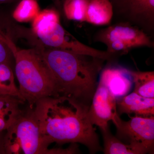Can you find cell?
I'll list each match as a JSON object with an SVG mask.
<instances>
[{"mask_svg":"<svg viewBox=\"0 0 154 154\" xmlns=\"http://www.w3.org/2000/svg\"><path fill=\"white\" fill-rule=\"evenodd\" d=\"M39 12V6L36 0H22L14 11L13 17L19 22L33 20Z\"/></svg>","mask_w":154,"mask_h":154,"instance_id":"17","label":"cell"},{"mask_svg":"<svg viewBox=\"0 0 154 154\" xmlns=\"http://www.w3.org/2000/svg\"><path fill=\"white\" fill-rule=\"evenodd\" d=\"M0 95H10L20 98L19 89L14 82V74L6 63H0Z\"/></svg>","mask_w":154,"mask_h":154,"instance_id":"18","label":"cell"},{"mask_svg":"<svg viewBox=\"0 0 154 154\" xmlns=\"http://www.w3.org/2000/svg\"><path fill=\"white\" fill-rule=\"evenodd\" d=\"M24 103L17 96L0 95V133L7 131L24 112L20 107Z\"/></svg>","mask_w":154,"mask_h":154,"instance_id":"11","label":"cell"},{"mask_svg":"<svg viewBox=\"0 0 154 154\" xmlns=\"http://www.w3.org/2000/svg\"><path fill=\"white\" fill-rule=\"evenodd\" d=\"M6 44L15 60L19 97L32 109L42 98L59 97L56 84L39 49H20L7 38Z\"/></svg>","mask_w":154,"mask_h":154,"instance_id":"3","label":"cell"},{"mask_svg":"<svg viewBox=\"0 0 154 154\" xmlns=\"http://www.w3.org/2000/svg\"><path fill=\"white\" fill-rule=\"evenodd\" d=\"M60 23V15L54 10L39 11L33 20L32 30L36 36L48 33L58 23Z\"/></svg>","mask_w":154,"mask_h":154,"instance_id":"15","label":"cell"},{"mask_svg":"<svg viewBox=\"0 0 154 154\" xmlns=\"http://www.w3.org/2000/svg\"><path fill=\"white\" fill-rule=\"evenodd\" d=\"M116 98L105 86L98 83L88 115L91 123L100 129L108 127V122L117 114Z\"/></svg>","mask_w":154,"mask_h":154,"instance_id":"8","label":"cell"},{"mask_svg":"<svg viewBox=\"0 0 154 154\" xmlns=\"http://www.w3.org/2000/svg\"><path fill=\"white\" fill-rule=\"evenodd\" d=\"M113 7V15L125 22L131 5L135 0H109Z\"/></svg>","mask_w":154,"mask_h":154,"instance_id":"19","label":"cell"},{"mask_svg":"<svg viewBox=\"0 0 154 154\" xmlns=\"http://www.w3.org/2000/svg\"><path fill=\"white\" fill-rule=\"evenodd\" d=\"M113 16V7L109 0H89L86 22L101 26L109 25Z\"/></svg>","mask_w":154,"mask_h":154,"instance_id":"12","label":"cell"},{"mask_svg":"<svg viewBox=\"0 0 154 154\" xmlns=\"http://www.w3.org/2000/svg\"><path fill=\"white\" fill-rule=\"evenodd\" d=\"M100 130L104 140L103 152L105 154L149 153L148 151L142 147L122 142L112 134L108 127Z\"/></svg>","mask_w":154,"mask_h":154,"instance_id":"13","label":"cell"},{"mask_svg":"<svg viewBox=\"0 0 154 154\" xmlns=\"http://www.w3.org/2000/svg\"><path fill=\"white\" fill-rule=\"evenodd\" d=\"M90 107L63 96L48 97L32 109L42 135L49 145L80 143L91 154L102 150L94 125L89 119Z\"/></svg>","mask_w":154,"mask_h":154,"instance_id":"1","label":"cell"},{"mask_svg":"<svg viewBox=\"0 0 154 154\" xmlns=\"http://www.w3.org/2000/svg\"><path fill=\"white\" fill-rule=\"evenodd\" d=\"M89 0H64L63 9L66 17L69 20L85 22Z\"/></svg>","mask_w":154,"mask_h":154,"instance_id":"16","label":"cell"},{"mask_svg":"<svg viewBox=\"0 0 154 154\" xmlns=\"http://www.w3.org/2000/svg\"><path fill=\"white\" fill-rule=\"evenodd\" d=\"M130 73L134 84V92L146 98H154V72L130 70Z\"/></svg>","mask_w":154,"mask_h":154,"instance_id":"14","label":"cell"},{"mask_svg":"<svg viewBox=\"0 0 154 154\" xmlns=\"http://www.w3.org/2000/svg\"><path fill=\"white\" fill-rule=\"evenodd\" d=\"M38 49L55 81L59 97L74 99L90 107L106 60L56 48Z\"/></svg>","mask_w":154,"mask_h":154,"instance_id":"2","label":"cell"},{"mask_svg":"<svg viewBox=\"0 0 154 154\" xmlns=\"http://www.w3.org/2000/svg\"><path fill=\"white\" fill-rule=\"evenodd\" d=\"M56 1H59V2H60V1H64V0H56Z\"/></svg>","mask_w":154,"mask_h":154,"instance_id":"22","label":"cell"},{"mask_svg":"<svg viewBox=\"0 0 154 154\" xmlns=\"http://www.w3.org/2000/svg\"><path fill=\"white\" fill-rule=\"evenodd\" d=\"M50 145L42 135L32 109L24 112L14 122L7 133L4 143V152L9 154H71L74 148H48Z\"/></svg>","mask_w":154,"mask_h":154,"instance_id":"4","label":"cell"},{"mask_svg":"<svg viewBox=\"0 0 154 154\" xmlns=\"http://www.w3.org/2000/svg\"><path fill=\"white\" fill-rule=\"evenodd\" d=\"M2 39L0 40V63L7 64L10 58V51Z\"/></svg>","mask_w":154,"mask_h":154,"instance_id":"20","label":"cell"},{"mask_svg":"<svg viewBox=\"0 0 154 154\" xmlns=\"http://www.w3.org/2000/svg\"><path fill=\"white\" fill-rule=\"evenodd\" d=\"M7 0H0V2H5Z\"/></svg>","mask_w":154,"mask_h":154,"instance_id":"21","label":"cell"},{"mask_svg":"<svg viewBox=\"0 0 154 154\" xmlns=\"http://www.w3.org/2000/svg\"><path fill=\"white\" fill-rule=\"evenodd\" d=\"M128 121L121 119L118 113L112 119L116 128V137L126 144L145 148L154 152V118L135 116Z\"/></svg>","mask_w":154,"mask_h":154,"instance_id":"6","label":"cell"},{"mask_svg":"<svg viewBox=\"0 0 154 154\" xmlns=\"http://www.w3.org/2000/svg\"><path fill=\"white\" fill-rule=\"evenodd\" d=\"M109 63L101 71L99 83L105 86L116 98L126 96L133 85L129 70Z\"/></svg>","mask_w":154,"mask_h":154,"instance_id":"9","label":"cell"},{"mask_svg":"<svg viewBox=\"0 0 154 154\" xmlns=\"http://www.w3.org/2000/svg\"><path fill=\"white\" fill-rule=\"evenodd\" d=\"M94 41L107 46V51L121 56L140 47H154L151 36L128 22H120L96 33Z\"/></svg>","mask_w":154,"mask_h":154,"instance_id":"5","label":"cell"},{"mask_svg":"<svg viewBox=\"0 0 154 154\" xmlns=\"http://www.w3.org/2000/svg\"><path fill=\"white\" fill-rule=\"evenodd\" d=\"M36 36L43 44L51 48L92 56L103 59L107 62L115 63L119 57L107 51L99 50L83 44L66 30L60 23L57 24L48 33Z\"/></svg>","mask_w":154,"mask_h":154,"instance_id":"7","label":"cell"},{"mask_svg":"<svg viewBox=\"0 0 154 154\" xmlns=\"http://www.w3.org/2000/svg\"><path fill=\"white\" fill-rule=\"evenodd\" d=\"M116 101L119 115L134 113L137 116H154V98H148L134 92L123 96Z\"/></svg>","mask_w":154,"mask_h":154,"instance_id":"10","label":"cell"}]
</instances>
